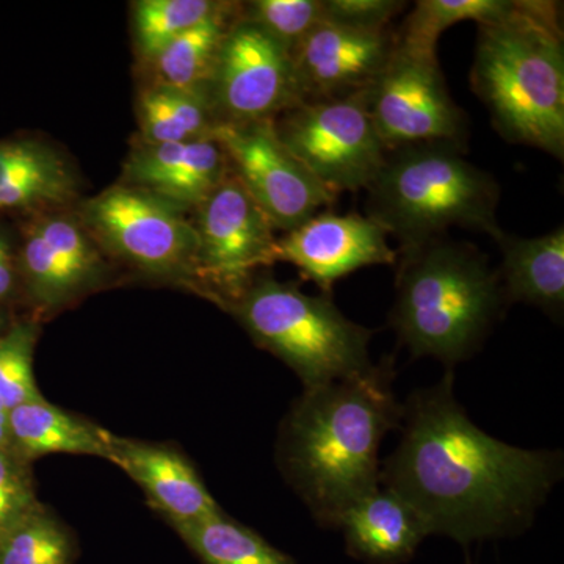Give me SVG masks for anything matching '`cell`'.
I'll return each mask as SVG.
<instances>
[{
    "instance_id": "cell-30",
    "label": "cell",
    "mask_w": 564,
    "mask_h": 564,
    "mask_svg": "<svg viewBox=\"0 0 564 564\" xmlns=\"http://www.w3.org/2000/svg\"><path fill=\"white\" fill-rule=\"evenodd\" d=\"M68 163L44 144L35 141H3L0 143V185L68 172Z\"/></svg>"
},
{
    "instance_id": "cell-18",
    "label": "cell",
    "mask_w": 564,
    "mask_h": 564,
    "mask_svg": "<svg viewBox=\"0 0 564 564\" xmlns=\"http://www.w3.org/2000/svg\"><path fill=\"white\" fill-rule=\"evenodd\" d=\"M337 529L348 554L370 564L408 562L426 536L410 505L381 486L351 505Z\"/></svg>"
},
{
    "instance_id": "cell-17",
    "label": "cell",
    "mask_w": 564,
    "mask_h": 564,
    "mask_svg": "<svg viewBox=\"0 0 564 564\" xmlns=\"http://www.w3.org/2000/svg\"><path fill=\"white\" fill-rule=\"evenodd\" d=\"M110 463L117 464L147 494L152 508L173 529L221 513L193 464L166 444L128 440L113 434Z\"/></svg>"
},
{
    "instance_id": "cell-11",
    "label": "cell",
    "mask_w": 564,
    "mask_h": 564,
    "mask_svg": "<svg viewBox=\"0 0 564 564\" xmlns=\"http://www.w3.org/2000/svg\"><path fill=\"white\" fill-rule=\"evenodd\" d=\"M273 121L217 122L210 137L221 144L234 176L273 228L289 232L336 198L282 144Z\"/></svg>"
},
{
    "instance_id": "cell-7",
    "label": "cell",
    "mask_w": 564,
    "mask_h": 564,
    "mask_svg": "<svg viewBox=\"0 0 564 564\" xmlns=\"http://www.w3.org/2000/svg\"><path fill=\"white\" fill-rule=\"evenodd\" d=\"M367 90L302 102L273 121L282 144L334 198L369 187L389 151L370 117Z\"/></svg>"
},
{
    "instance_id": "cell-31",
    "label": "cell",
    "mask_w": 564,
    "mask_h": 564,
    "mask_svg": "<svg viewBox=\"0 0 564 564\" xmlns=\"http://www.w3.org/2000/svg\"><path fill=\"white\" fill-rule=\"evenodd\" d=\"M406 2L399 0H323L325 21L364 32L389 31Z\"/></svg>"
},
{
    "instance_id": "cell-10",
    "label": "cell",
    "mask_w": 564,
    "mask_h": 564,
    "mask_svg": "<svg viewBox=\"0 0 564 564\" xmlns=\"http://www.w3.org/2000/svg\"><path fill=\"white\" fill-rule=\"evenodd\" d=\"M195 282L221 306L236 302L254 272L276 262V237L265 214L232 172L196 210Z\"/></svg>"
},
{
    "instance_id": "cell-29",
    "label": "cell",
    "mask_w": 564,
    "mask_h": 564,
    "mask_svg": "<svg viewBox=\"0 0 564 564\" xmlns=\"http://www.w3.org/2000/svg\"><path fill=\"white\" fill-rule=\"evenodd\" d=\"M40 505L31 463L11 448L0 451V538L24 521Z\"/></svg>"
},
{
    "instance_id": "cell-8",
    "label": "cell",
    "mask_w": 564,
    "mask_h": 564,
    "mask_svg": "<svg viewBox=\"0 0 564 564\" xmlns=\"http://www.w3.org/2000/svg\"><path fill=\"white\" fill-rule=\"evenodd\" d=\"M80 220L96 243L141 272L195 282L198 236L174 204L113 185L82 206Z\"/></svg>"
},
{
    "instance_id": "cell-4",
    "label": "cell",
    "mask_w": 564,
    "mask_h": 564,
    "mask_svg": "<svg viewBox=\"0 0 564 564\" xmlns=\"http://www.w3.org/2000/svg\"><path fill=\"white\" fill-rule=\"evenodd\" d=\"M400 254L389 322L413 356L452 370L478 351L507 306L499 273L470 245L444 237Z\"/></svg>"
},
{
    "instance_id": "cell-26",
    "label": "cell",
    "mask_w": 564,
    "mask_h": 564,
    "mask_svg": "<svg viewBox=\"0 0 564 564\" xmlns=\"http://www.w3.org/2000/svg\"><path fill=\"white\" fill-rule=\"evenodd\" d=\"M210 0H141L133 7V35L141 57L154 61L172 41L220 9Z\"/></svg>"
},
{
    "instance_id": "cell-23",
    "label": "cell",
    "mask_w": 564,
    "mask_h": 564,
    "mask_svg": "<svg viewBox=\"0 0 564 564\" xmlns=\"http://www.w3.org/2000/svg\"><path fill=\"white\" fill-rule=\"evenodd\" d=\"M174 530L203 564H295L261 534L223 511Z\"/></svg>"
},
{
    "instance_id": "cell-22",
    "label": "cell",
    "mask_w": 564,
    "mask_h": 564,
    "mask_svg": "<svg viewBox=\"0 0 564 564\" xmlns=\"http://www.w3.org/2000/svg\"><path fill=\"white\" fill-rule=\"evenodd\" d=\"M144 144L181 143L210 135L217 115L209 91H188L155 84L140 95Z\"/></svg>"
},
{
    "instance_id": "cell-16",
    "label": "cell",
    "mask_w": 564,
    "mask_h": 564,
    "mask_svg": "<svg viewBox=\"0 0 564 564\" xmlns=\"http://www.w3.org/2000/svg\"><path fill=\"white\" fill-rule=\"evenodd\" d=\"M228 158L214 137L169 144H143L124 166V184L182 210H198L229 176Z\"/></svg>"
},
{
    "instance_id": "cell-12",
    "label": "cell",
    "mask_w": 564,
    "mask_h": 564,
    "mask_svg": "<svg viewBox=\"0 0 564 564\" xmlns=\"http://www.w3.org/2000/svg\"><path fill=\"white\" fill-rule=\"evenodd\" d=\"M210 101L218 122L276 120L303 102L292 55L242 17L223 40Z\"/></svg>"
},
{
    "instance_id": "cell-34",
    "label": "cell",
    "mask_w": 564,
    "mask_h": 564,
    "mask_svg": "<svg viewBox=\"0 0 564 564\" xmlns=\"http://www.w3.org/2000/svg\"><path fill=\"white\" fill-rule=\"evenodd\" d=\"M0 328H2V317H0Z\"/></svg>"
},
{
    "instance_id": "cell-28",
    "label": "cell",
    "mask_w": 564,
    "mask_h": 564,
    "mask_svg": "<svg viewBox=\"0 0 564 564\" xmlns=\"http://www.w3.org/2000/svg\"><path fill=\"white\" fill-rule=\"evenodd\" d=\"M242 10L245 21L269 33L291 55L325 21L323 0H254Z\"/></svg>"
},
{
    "instance_id": "cell-24",
    "label": "cell",
    "mask_w": 564,
    "mask_h": 564,
    "mask_svg": "<svg viewBox=\"0 0 564 564\" xmlns=\"http://www.w3.org/2000/svg\"><path fill=\"white\" fill-rule=\"evenodd\" d=\"M511 0H421L395 32L397 44L419 52H436L441 33L463 21L477 24L500 20L510 13Z\"/></svg>"
},
{
    "instance_id": "cell-33",
    "label": "cell",
    "mask_w": 564,
    "mask_h": 564,
    "mask_svg": "<svg viewBox=\"0 0 564 564\" xmlns=\"http://www.w3.org/2000/svg\"><path fill=\"white\" fill-rule=\"evenodd\" d=\"M10 448V432L9 429L0 426V451H7Z\"/></svg>"
},
{
    "instance_id": "cell-25",
    "label": "cell",
    "mask_w": 564,
    "mask_h": 564,
    "mask_svg": "<svg viewBox=\"0 0 564 564\" xmlns=\"http://www.w3.org/2000/svg\"><path fill=\"white\" fill-rule=\"evenodd\" d=\"M77 555L76 536L43 503L0 538V564H73Z\"/></svg>"
},
{
    "instance_id": "cell-19",
    "label": "cell",
    "mask_w": 564,
    "mask_h": 564,
    "mask_svg": "<svg viewBox=\"0 0 564 564\" xmlns=\"http://www.w3.org/2000/svg\"><path fill=\"white\" fill-rule=\"evenodd\" d=\"M496 242L502 251L497 273L505 302L532 304L558 318L564 307L563 228L534 239L503 232Z\"/></svg>"
},
{
    "instance_id": "cell-32",
    "label": "cell",
    "mask_w": 564,
    "mask_h": 564,
    "mask_svg": "<svg viewBox=\"0 0 564 564\" xmlns=\"http://www.w3.org/2000/svg\"><path fill=\"white\" fill-rule=\"evenodd\" d=\"M13 285L14 270L9 242L0 234V302H3L10 295Z\"/></svg>"
},
{
    "instance_id": "cell-21",
    "label": "cell",
    "mask_w": 564,
    "mask_h": 564,
    "mask_svg": "<svg viewBox=\"0 0 564 564\" xmlns=\"http://www.w3.org/2000/svg\"><path fill=\"white\" fill-rule=\"evenodd\" d=\"M239 7L221 3L207 20L172 41L152 61L158 84L188 91H209L223 40L239 20Z\"/></svg>"
},
{
    "instance_id": "cell-27",
    "label": "cell",
    "mask_w": 564,
    "mask_h": 564,
    "mask_svg": "<svg viewBox=\"0 0 564 564\" xmlns=\"http://www.w3.org/2000/svg\"><path fill=\"white\" fill-rule=\"evenodd\" d=\"M36 339L35 323H20L0 336V403L9 411L43 399L33 375Z\"/></svg>"
},
{
    "instance_id": "cell-15",
    "label": "cell",
    "mask_w": 564,
    "mask_h": 564,
    "mask_svg": "<svg viewBox=\"0 0 564 564\" xmlns=\"http://www.w3.org/2000/svg\"><path fill=\"white\" fill-rule=\"evenodd\" d=\"M101 258L80 221L69 215H44L25 236L21 272L33 302L57 310L99 281Z\"/></svg>"
},
{
    "instance_id": "cell-6",
    "label": "cell",
    "mask_w": 564,
    "mask_h": 564,
    "mask_svg": "<svg viewBox=\"0 0 564 564\" xmlns=\"http://www.w3.org/2000/svg\"><path fill=\"white\" fill-rule=\"evenodd\" d=\"M228 310L259 347L299 375L304 389L333 383L372 366V332L345 317L328 295L311 296L272 278L254 280Z\"/></svg>"
},
{
    "instance_id": "cell-3",
    "label": "cell",
    "mask_w": 564,
    "mask_h": 564,
    "mask_svg": "<svg viewBox=\"0 0 564 564\" xmlns=\"http://www.w3.org/2000/svg\"><path fill=\"white\" fill-rule=\"evenodd\" d=\"M470 87L496 131L563 161L564 46L556 2L521 0L478 24Z\"/></svg>"
},
{
    "instance_id": "cell-14",
    "label": "cell",
    "mask_w": 564,
    "mask_h": 564,
    "mask_svg": "<svg viewBox=\"0 0 564 564\" xmlns=\"http://www.w3.org/2000/svg\"><path fill=\"white\" fill-rule=\"evenodd\" d=\"M395 32H364L322 21L292 54L303 102L367 90L395 50Z\"/></svg>"
},
{
    "instance_id": "cell-20",
    "label": "cell",
    "mask_w": 564,
    "mask_h": 564,
    "mask_svg": "<svg viewBox=\"0 0 564 564\" xmlns=\"http://www.w3.org/2000/svg\"><path fill=\"white\" fill-rule=\"evenodd\" d=\"M9 432L11 451L28 463L51 454L90 455L107 462L111 458L113 434L44 397L13 408Z\"/></svg>"
},
{
    "instance_id": "cell-5",
    "label": "cell",
    "mask_w": 564,
    "mask_h": 564,
    "mask_svg": "<svg viewBox=\"0 0 564 564\" xmlns=\"http://www.w3.org/2000/svg\"><path fill=\"white\" fill-rule=\"evenodd\" d=\"M464 154L466 148L454 143L406 144L386 154L366 188V210L399 240L400 251L440 239L452 226L494 240L502 236L497 221L499 184Z\"/></svg>"
},
{
    "instance_id": "cell-1",
    "label": "cell",
    "mask_w": 564,
    "mask_h": 564,
    "mask_svg": "<svg viewBox=\"0 0 564 564\" xmlns=\"http://www.w3.org/2000/svg\"><path fill=\"white\" fill-rule=\"evenodd\" d=\"M402 440L380 485L410 505L426 536L462 544L513 536L563 475L558 452L527 451L489 436L454 393V370L403 404Z\"/></svg>"
},
{
    "instance_id": "cell-2",
    "label": "cell",
    "mask_w": 564,
    "mask_h": 564,
    "mask_svg": "<svg viewBox=\"0 0 564 564\" xmlns=\"http://www.w3.org/2000/svg\"><path fill=\"white\" fill-rule=\"evenodd\" d=\"M391 358L304 389L282 423L278 463L322 527L337 529L351 505L380 488V445L400 426Z\"/></svg>"
},
{
    "instance_id": "cell-13",
    "label": "cell",
    "mask_w": 564,
    "mask_h": 564,
    "mask_svg": "<svg viewBox=\"0 0 564 564\" xmlns=\"http://www.w3.org/2000/svg\"><path fill=\"white\" fill-rule=\"evenodd\" d=\"M388 237L367 215L321 212L276 240V261L293 263L306 280L329 292L356 270L399 261Z\"/></svg>"
},
{
    "instance_id": "cell-9",
    "label": "cell",
    "mask_w": 564,
    "mask_h": 564,
    "mask_svg": "<svg viewBox=\"0 0 564 564\" xmlns=\"http://www.w3.org/2000/svg\"><path fill=\"white\" fill-rule=\"evenodd\" d=\"M367 102L388 150L415 143L466 148L469 121L448 93L436 52L395 43L388 65L367 90Z\"/></svg>"
}]
</instances>
